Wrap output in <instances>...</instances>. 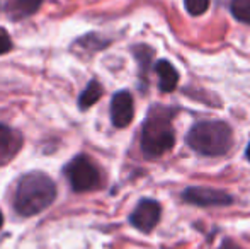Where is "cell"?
Wrapping results in <instances>:
<instances>
[{"mask_svg": "<svg viewBox=\"0 0 250 249\" xmlns=\"http://www.w3.org/2000/svg\"><path fill=\"white\" fill-rule=\"evenodd\" d=\"M56 183L41 171L26 173L19 180L14 195V208L22 217H34L44 212L56 200Z\"/></svg>", "mask_w": 250, "mask_h": 249, "instance_id": "obj_1", "label": "cell"}, {"mask_svg": "<svg viewBox=\"0 0 250 249\" xmlns=\"http://www.w3.org/2000/svg\"><path fill=\"white\" fill-rule=\"evenodd\" d=\"M175 111L165 106L150 108L148 116L143 121L142 128V152L146 159H158L170 152L175 145V132L172 120Z\"/></svg>", "mask_w": 250, "mask_h": 249, "instance_id": "obj_2", "label": "cell"}, {"mask_svg": "<svg viewBox=\"0 0 250 249\" xmlns=\"http://www.w3.org/2000/svg\"><path fill=\"white\" fill-rule=\"evenodd\" d=\"M186 143L199 156L220 157L225 156L233 145V133L230 125L220 120L201 121L186 135Z\"/></svg>", "mask_w": 250, "mask_h": 249, "instance_id": "obj_3", "label": "cell"}, {"mask_svg": "<svg viewBox=\"0 0 250 249\" xmlns=\"http://www.w3.org/2000/svg\"><path fill=\"white\" fill-rule=\"evenodd\" d=\"M65 174L70 181V186L75 193L92 191L101 186V173L97 166L87 156L73 157L65 166Z\"/></svg>", "mask_w": 250, "mask_h": 249, "instance_id": "obj_4", "label": "cell"}, {"mask_svg": "<svg viewBox=\"0 0 250 249\" xmlns=\"http://www.w3.org/2000/svg\"><path fill=\"white\" fill-rule=\"evenodd\" d=\"M181 198L186 203L194 206H228L233 203V196L228 195L223 189H214L206 186H191L181 193Z\"/></svg>", "mask_w": 250, "mask_h": 249, "instance_id": "obj_5", "label": "cell"}, {"mask_svg": "<svg viewBox=\"0 0 250 249\" xmlns=\"http://www.w3.org/2000/svg\"><path fill=\"white\" fill-rule=\"evenodd\" d=\"M162 215V206L157 200L143 198L129 215V224L143 234H150L157 227Z\"/></svg>", "mask_w": 250, "mask_h": 249, "instance_id": "obj_6", "label": "cell"}, {"mask_svg": "<svg viewBox=\"0 0 250 249\" xmlns=\"http://www.w3.org/2000/svg\"><path fill=\"white\" fill-rule=\"evenodd\" d=\"M135 118V103L128 91H118L111 99V121L116 128H126Z\"/></svg>", "mask_w": 250, "mask_h": 249, "instance_id": "obj_7", "label": "cell"}, {"mask_svg": "<svg viewBox=\"0 0 250 249\" xmlns=\"http://www.w3.org/2000/svg\"><path fill=\"white\" fill-rule=\"evenodd\" d=\"M21 145H22V140H21L19 133L14 132L7 125L0 123V164L16 156Z\"/></svg>", "mask_w": 250, "mask_h": 249, "instance_id": "obj_8", "label": "cell"}, {"mask_svg": "<svg viewBox=\"0 0 250 249\" xmlns=\"http://www.w3.org/2000/svg\"><path fill=\"white\" fill-rule=\"evenodd\" d=\"M155 72L158 77V89L162 92H172L179 84V72L168 60H158L155 63Z\"/></svg>", "mask_w": 250, "mask_h": 249, "instance_id": "obj_9", "label": "cell"}, {"mask_svg": "<svg viewBox=\"0 0 250 249\" xmlns=\"http://www.w3.org/2000/svg\"><path fill=\"white\" fill-rule=\"evenodd\" d=\"M41 5H43V0H12L7 3V12L10 19L19 21L36 14Z\"/></svg>", "mask_w": 250, "mask_h": 249, "instance_id": "obj_10", "label": "cell"}, {"mask_svg": "<svg viewBox=\"0 0 250 249\" xmlns=\"http://www.w3.org/2000/svg\"><path fill=\"white\" fill-rule=\"evenodd\" d=\"M102 94H104V89H102V86L97 80H90L89 84H87L85 89L80 92L79 96V108L82 111L89 110L90 106H94V104L97 103V101L102 97Z\"/></svg>", "mask_w": 250, "mask_h": 249, "instance_id": "obj_11", "label": "cell"}, {"mask_svg": "<svg viewBox=\"0 0 250 249\" xmlns=\"http://www.w3.org/2000/svg\"><path fill=\"white\" fill-rule=\"evenodd\" d=\"M133 53H135V58L140 65V73H142L143 80H145V75L148 72L150 65H151V57H153V50L146 45H138V46L133 48Z\"/></svg>", "mask_w": 250, "mask_h": 249, "instance_id": "obj_12", "label": "cell"}, {"mask_svg": "<svg viewBox=\"0 0 250 249\" xmlns=\"http://www.w3.org/2000/svg\"><path fill=\"white\" fill-rule=\"evenodd\" d=\"M230 12L235 21L250 26V0H231Z\"/></svg>", "mask_w": 250, "mask_h": 249, "instance_id": "obj_13", "label": "cell"}, {"mask_svg": "<svg viewBox=\"0 0 250 249\" xmlns=\"http://www.w3.org/2000/svg\"><path fill=\"white\" fill-rule=\"evenodd\" d=\"M209 0H184V7L191 16L198 17L203 16L204 12H208L209 9Z\"/></svg>", "mask_w": 250, "mask_h": 249, "instance_id": "obj_14", "label": "cell"}, {"mask_svg": "<svg viewBox=\"0 0 250 249\" xmlns=\"http://www.w3.org/2000/svg\"><path fill=\"white\" fill-rule=\"evenodd\" d=\"M12 48H14V45H12V40H10L9 33H7L3 27H0V55L9 53Z\"/></svg>", "mask_w": 250, "mask_h": 249, "instance_id": "obj_15", "label": "cell"}, {"mask_svg": "<svg viewBox=\"0 0 250 249\" xmlns=\"http://www.w3.org/2000/svg\"><path fill=\"white\" fill-rule=\"evenodd\" d=\"M218 249H240L237 246V244L233 243V241H230V239H225L223 243H221V246L218 248Z\"/></svg>", "mask_w": 250, "mask_h": 249, "instance_id": "obj_16", "label": "cell"}, {"mask_svg": "<svg viewBox=\"0 0 250 249\" xmlns=\"http://www.w3.org/2000/svg\"><path fill=\"white\" fill-rule=\"evenodd\" d=\"M245 157L250 160V142H249V145H247V149H245Z\"/></svg>", "mask_w": 250, "mask_h": 249, "instance_id": "obj_17", "label": "cell"}, {"mask_svg": "<svg viewBox=\"0 0 250 249\" xmlns=\"http://www.w3.org/2000/svg\"><path fill=\"white\" fill-rule=\"evenodd\" d=\"M2 226H3V213H2V210H0V229H2Z\"/></svg>", "mask_w": 250, "mask_h": 249, "instance_id": "obj_18", "label": "cell"}]
</instances>
